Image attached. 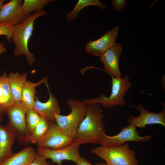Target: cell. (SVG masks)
<instances>
[{"label": "cell", "mask_w": 165, "mask_h": 165, "mask_svg": "<svg viewBox=\"0 0 165 165\" xmlns=\"http://www.w3.org/2000/svg\"><path fill=\"white\" fill-rule=\"evenodd\" d=\"M0 87L5 98L7 109L15 102L12 93L8 76L5 72L0 76Z\"/></svg>", "instance_id": "cell-20"}, {"label": "cell", "mask_w": 165, "mask_h": 165, "mask_svg": "<svg viewBox=\"0 0 165 165\" xmlns=\"http://www.w3.org/2000/svg\"><path fill=\"white\" fill-rule=\"evenodd\" d=\"M46 85L49 93V97L48 100L45 102H42L36 96L33 109L42 118L48 121L55 123L54 114H60L61 108L57 99L51 93L48 83Z\"/></svg>", "instance_id": "cell-14"}, {"label": "cell", "mask_w": 165, "mask_h": 165, "mask_svg": "<svg viewBox=\"0 0 165 165\" xmlns=\"http://www.w3.org/2000/svg\"><path fill=\"white\" fill-rule=\"evenodd\" d=\"M43 83L45 84L47 83L46 78L45 77L37 83L26 81L22 91L21 102L27 109H33L37 92L35 88Z\"/></svg>", "instance_id": "cell-18"}, {"label": "cell", "mask_w": 165, "mask_h": 165, "mask_svg": "<svg viewBox=\"0 0 165 165\" xmlns=\"http://www.w3.org/2000/svg\"><path fill=\"white\" fill-rule=\"evenodd\" d=\"M6 50L3 43H0V54L6 51Z\"/></svg>", "instance_id": "cell-28"}, {"label": "cell", "mask_w": 165, "mask_h": 165, "mask_svg": "<svg viewBox=\"0 0 165 165\" xmlns=\"http://www.w3.org/2000/svg\"><path fill=\"white\" fill-rule=\"evenodd\" d=\"M0 123V162L11 154L12 147L16 138L13 132Z\"/></svg>", "instance_id": "cell-16"}, {"label": "cell", "mask_w": 165, "mask_h": 165, "mask_svg": "<svg viewBox=\"0 0 165 165\" xmlns=\"http://www.w3.org/2000/svg\"><path fill=\"white\" fill-rule=\"evenodd\" d=\"M96 165H109L106 163H104L102 162H100V163H97Z\"/></svg>", "instance_id": "cell-31"}, {"label": "cell", "mask_w": 165, "mask_h": 165, "mask_svg": "<svg viewBox=\"0 0 165 165\" xmlns=\"http://www.w3.org/2000/svg\"><path fill=\"white\" fill-rule=\"evenodd\" d=\"M49 126V121L42 118L33 131L29 136L28 143L37 144L47 131Z\"/></svg>", "instance_id": "cell-21"}, {"label": "cell", "mask_w": 165, "mask_h": 165, "mask_svg": "<svg viewBox=\"0 0 165 165\" xmlns=\"http://www.w3.org/2000/svg\"><path fill=\"white\" fill-rule=\"evenodd\" d=\"M123 50L120 44L115 42L100 58L103 63L104 71L117 78H122L119 62Z\"/></svg>", "instance_id": "cell-13"}, {"label": "cell", "mask_w": 165, "mask_h": 165, "mask_svg": "<svg viewBox=\"0 0 165 165\" xmlns=\"http://www.w3.org/2000/svg\"><path fill=\"white\" fill-rule=\"evenodd\" d=\"M3 120V118L1 117L0 118V123H1Z\"/></svg>", "instance_id": "cell-32"}, {"label": "cell", "mask_w": 165, "mask_h": 165, "mask_svg": "<svg viewBox=\"0 0 165 165\" xmlns=\"http://www.w3.org/2000/svg\"><path fill=\"white\" fill-rule=\"evenodd\" d=\"M27 109L21 101L16 102L7 108L8 122L6 126L15 135L18 143L23 145H28V133L27 128L26 113Z\"/></svg>", "instance_id": "cell-6"}, {"label": "cell", "mask_w": 165, "mask_h": 165, "mask_svg": "<svg viewBox=\"0 0 165 165\" xmlns=\"http://www.w3.org/2000/svg\"><path fill=\"white\" fill-rule=\"evenodd\" d=\"M21 0H11L0 8V23H7L14 26L23 22L28 16L22 9Z\"/></svg>", "instance_id": "cell-12"}, {"label": "cell", "mask_w": 165, "mask_h": 165, "mask_svg": "<svg viewBox=\"0 0 165 165\" xmlns=\"http://www.w3.org/2000/svg\"><path fill=\"white\" fill-rule=\"evenodd\" d=\"M41 119L40 115L34 109L27 110L26 119L28 136L33 131Z\"/></svg>", "instance_id": "cell-23"}, {"label": "cell", "mask_w": 165, "mask_h": 165, "mask_svg": "<svg viewBox=\"0 0 165 165\" xmlns=\"http://www.w3.org/2000/svg\"><path fill=\"white\" fill-rule=\"evenodd\" d=\"M119 29V26H116L108 30L98 39L88 41L85 48L86 52L90 55L100 58L116 42Z\"/></svg>", "instance_id": "cell-11"}, {"label": "cell", "mask_w": 165, "mask_h": 165, "mask_svg": "<svg viewBox=\"0 0 165 165\" xmlns=\"http://www.w3.org/2000/svg\"><path fill=\"white\" fill-rule=\"evenodd\" d=\"M44 157L37 153L33 160L27 165H50Z\"/></svg>", "instance_id": "cell-25"}, {"label": "cell", "mask_w": 165, "mask_h": 165, "mask_svg": "<svg viewBox=\"0 0 165 165\" xmlns=\"http://www.w3.org/2000/svg\"><path fill=\"white\" fill-rule=\"evenodd\" d=\"M6 1V0H0V8Z\"/></svg>", "instance_id": "cell-30"}, {"label": "cell", "mask_w": 165, "mask_h": 165, "mask_svg": "<svg viewBox=\"0 0 165 165\" xmlns=\"http://www.w3.org/2000/svg\"><path fill=\"white\" fill-rule=\"evenodd\" d=\"M163 108L162 112L155 113L146 109L140 104L138 105H134L132 107L140 112V116L134 117L132 115L129 116L127 122L134 125L136 127L145 128L147 125L160 124L165 127V106L163 104Z\"/></svg>", "instance_id": "cell-10"}, {"label": "cell", "mask_w": 165, "mask_h": 165, "mask_svg": "<svg viewBox=\"0 0 165 165\" xmlns=\"http://www.w3.org/2000/svg\"><path fill=\"white\" fill-rule=\"evenodd\" d=\"M112 78L111 93L107 97L104 94L94 99L85 100L86 104L90 103L101 104L105 108H110L116 106L122 107L126 105L124 96L126 91L130 88L131 84L128 75L123 78H117L109 74Z\"/></svg>", "instance_id": "cell-5"}, {"label": "cell", "mask_w": 165, "mask_h": 165, "mask_svg": "<svg viewBox=\"0 0 165 165\" xmlns=\"http://www.w3.org/2000/svg\"><path fill=\"white\" fill-rule=\"evenodd\" d=\"M6 109L0 105V118L2 116L3 114L6 112Z\"/></svg>", "instance_id": "cell-29"}, {"label": "cell", "mask_w": 165, "mask_h": 165, "mask_svg": "<svg viewBox=\"0 0 165 165\" xmlns=\"http://www.w3.org/2000/svg\"><path fill=\"white\" fill-rule=\"evenodd\" d=\"M87 107L85 117L79 124L73 138L74 142L80 145L99 143L105 132L103 110L99 104H88Z\"/></svg>", "instance_id": "cell-1"}, {"label": "cell", "mask_w": 165, "mask_h": 165, "mask_svg": "<svg viewBox=\"0 0 165 165\" xmlns=\"http://www.w3.org/2000/svg\"><path fill=\"white\" fill-rule=\"evenodd\" d=\"M1 75V72H0V76H1V75Z\"/></svg>", "instance_id": "cell-33"}, {"label": "cell", "mask_w": 165, "mask_h": 165, "mask_svg": "<svg viewBox=\"0 0 165 165\" xmlns=\"http://www.w3.org/2000/svg\"><path fill=\"white\" fill-rule=\"evenodd\" d=\"M90 152L104 160L109 165H138L135 153L128 143L117 146L101 145L93 148Z\"/></svg>", "instance_id": "cell-3"}, {"label": "cell", "mask_w": 165, "mask_h": 165, "mask_svg": "<svg viewBox=\"0 0 165 165\" xmlns=\"http://www.w3.org/2000/svg\"><path fill=\"white\" fill-rule=\"evenodd\" d=\"M75 163L76 165H93L87 160L81 156Z\"/></svg>", "instance_id": "cell-27"}, {"label": "cell", "mask_w": 165, "mask_h": 165, "mask_svg": "<svg viewBox=\"0 0 165 165\" xmlns=\"http://www.w3.org/2000/svg\"><path fill=\"white\" fill-rule=\"evenodd\" d=\"M54 0H24L22 4V9L27 16L31 14L34 11L42 10L48 3L55 1Z\"/></svg>", "instance_id": "cell-22"}, {"label": "cell", "mask_w": 165, "mask_h": 165, "mask_svg": "<svg viewBox=\"0 0 165 165\" xmlns=\"http://www.w3.org/2000/svg\"><path fill=\"white\" fill-rule=\"evenodd\" d=\"M66 104L71 109L70 113L66 116L55 113V120L59 127L73 139L79 124L86 115L87 104L83 101L72 99H69Z\"/></svg>", "instance_id": "cell-4"}, {"label": "cell", "mask_w": 165, "mask_h": 165, "mask_svg": "<svg viewBox=\"0 0 165 165\" xmlns=\"http://www.w3.org/2000/svg\"><path fill=\"white\" fill-rule=\"evenodd\" d=\"M14 26L7 23H0V36L4 35L6 39L10 43L13 35Z\"/></svg>", "instance_id": "cell-24"}, {"label": "cell", "mask_w": 165, "mask_h": 165, "mask_svg": "<svg viewBox=\"0 0 165 165\" xmlns=\"http://www.w3.org/2000/svg\"><path fill=\"white\" fill-rule=\"evenodd\" d=\"M47 16L45 10H38L28 16L21 24L14 26L12 38L15 46L14 54L17 57L24 55L29 65L33 64L35 61L34 55L29 51L28 47L29 41L33 31L34 22L40 16Z\"/></svg>", "instance_id": "cell-2"}, {"label": "cell", "mask_w": 165, "mask_h": 165, "mask_svg": "<svg viewBox=\"0 0 165 165\" xmlns=\"http://www.w3.org/2000/svg\"><path fill=\"white\" fill-rule=\"evenodd\" d=\"M80 144L73 142L65 147L58 149L48 148H36V152L46 159L51 160L52 164L56 163L57 165H63L64 160H68L76 163L80 156L79 153Z\"/></svg>", "instance_id": "cell-9"}, {"label": "cell", "mask_w": 165, "mask_h": 165, "mask_svg": "<svg viewBox=\"0 0 165 165\" xmlns=\"http://www.w3.org/2000/svg\"><path fill=\"white\" fill-rule=\"evenodd\" d=\"M27 73L20 74L11 72L8 77L15 102L21 101L23 90L27 77Z\"/></svg>", "instance_id": "cell-17"}, {"label": "cell", "mask_w": 165, "mask_h": 165, "mask_svg": "<svg viewBox=\"0 0 165 165\" xmlns=\"http://www.w3.org/2000/svg\"><path fill=\"white\" fill-rule=\"evenodd\" d=\"M46 133L36 144L38 147L58 149L67 147L73 142L55 122L49 121Z\"/></svg>", "instance_id": "cell-8"}, {"label": "cell", "mask_w": 165, "mask_h": 165, "mask_svg": "<svg viewBox=\"0 0 165 165\" xmlns=\"http://www.w3.org/2000/svg\"><path fill=\"white\" fill-rule=\"evenodd\" d=\"M90 5L96 6L100 9L103 10L105 9L106 7L105 4L101 3L98 0H79L74 9L66 14V19L67 20L72 21L83 8Z\"/></svg>", "instance_id": "cell-19"}, {"label": "cell", "mask_w": 165, "mask_h": 165, "mask_svg": "<svg viewBox=\"0 0 165 165\" xmlns=\"http://www.w3.org/2000/svg\"><path fill=\"white\" fill-rule=\"evenodd\" d=\"M37 154L31 146L25 147L15 153H12L0 162V165H27Z\"/></svg>", "instance_id": "cell-15"}, {"label": "cell", "mask_w": 165, "mask_h": 165, "mask_svg": "<svg viewBox=\"0 0 165 165\" xmlns=\"http://www.w3.org/2000/svg\"><path fill=\"white\" fill-rule=\"evenodd\" d=\"M112 6L115 11H123L126 5V1L124 0H111Z\"/></svg>", "instance_id": "cell-26"}, {"label": "cell", "mask_w": 165, "mask_h": 165, "mask_svg": "<svg viewBox=\"0 0 165 165\" xmlns=\"http://www.w3.org/2000/svg\"><path fill=\"white\" fill-rule=\"evenodd\" d=\"M136 127L130 124L122 129L120 132L114 136L107 135L103 134L99 143L106 146H117L123 145L125 142L133 141L138 143L150 141L153 135L141 137L139 135L140 133L136 130Z\"/></svg>", "instance_id": "cell-7"}]
</instances>
